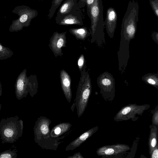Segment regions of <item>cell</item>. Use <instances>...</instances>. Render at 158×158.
<instances>
[{"label": "cell", "instance_id": "d6986e66", "mask_svg": "<svg viewBox=\"0 0 158 158\" xmlns=\"http://www.w3.org/2000/svg\"><path fill=\"white\" fill-rule=\"evenodd\" d=\"M17 150L9 149L0 153V158H16Z\"/></svg>", "mask_w": 158, "mask_h": 158}, {"label": "cell", "instance_id": "9c48e42d", "mask_svg": "<svg viewBox=\"0 0 158 158\" xmlns=\"http://www.w3.org/2000/svg\"><path fill=\"white\" fill-rule=\"evenodd\" d=\"M55 21L56 24L61 25H83L82 14L81 9L66 15Z\"/></svg>", "mask_w": 158, "mask_h": 158}, {"label": "cell", "instance_id": "30bf717a", "mask_svg": "<svg viewBox=\"0 0 158 158\" xmlns=\"http://www.w3.org/2000/svg\"><path fill=\"white\" fill-rule=\"evenodd\" d=\"M80 10L76 0H65L57 13L55 20L69 13Z\"/></svg>", "mask_w": 158, "mask_h": 158}, {"label": "cell", "instance_id": "52a82bcc", "mask_svg": "<svg viewBox=\"0 0 158 158\" xmlns=\"http://www.w3.org/2000/svg\"><path fill=\"white\" fill-rule=\"evenodd\" d=\"M51 123V121L46 118L41 116L38 118L34 128V139L36 143H38L43 139L46 140L49 138V126Z\"/></svg>", "mask_w": 158, "mask_h": 158}, {"label": "cell", "instance_id": "44dd1931", "mask_svg": "<svg viewBox=\"0 0 158 158\" xmlns=\"http://www.w3.org/2000/svg\"><path fill=\"white\" fill-rule=\"evenodd\" d=\"M152 117V125L158 127V109L157 106L156 109L154 111Z\"/></svg>", "mask_w": 158, "mask_h": 158}, {"label": "cell", "instance_id": "603a6c76", "mask_svg": "<svg viewBox=\"0 0 158 158\" xmlns=\"http://www.w3.org/2000/svg\"><path fill=\"white\" fill-rule=\"evenodd\" d=\"M150 157L151 158H158V144L156 145L150 154Z\"/></svg>", "mask_w": 158, "mask_h": 158}, {"label": "cell", "instance_id": "4316f807", "mask_svg": "<svg viewBox=\"0 0 158 158\" xmlns=\"http://www.w3.org/2000/svg\"><path fill=\"white\" fill-rule=\"evenodd\" d=\"M68 158H84L80 152L75 153L73 156H69Z\"/></svg>", "mask_w": 158, "mask_h": 158}, {"label": "cell", "instance_id": "5b68a950", "mask_svg": "<svg viewBox=\"0 0 158 158\" xmlns=\"http://www.w3.org/2000/svg\"><path fill=\"white\" fill-rule=\"evenodd\" d=\"M150 107L148 104L138 105L136 104H130L123 107L116 114L114 119L116 122L130 119L135 121L138 118L137 116L142 115Z\"/></svg>", "mask_w": 158, "mask_h": 158}, {"label": "cell", "instance_id": "e0dca14e", "mask_svg": "<svg viewBox=\"0 0 158 158\" xmlns=\"http://www.w3.org/2000/svg\"><path fill=\"white\" fill-rule=\"evenodd\" d=\"M69 32L77 38L83 39L88 34L87 28L83 27L78 28H71L69 30Z\"/></svg>", "mask_w": 158, "mask_h": 158}, {"label": "cell", "instance_id": "4dcf8cb0", "mask_svg": "<svg viewBox=\"0 0 158 158\" xmlns=\"http://www.w3.org/2000/svg\"><path fill=\"white\" fill-rule=\"evenodd\" d=\"M39 1L42 0H39Z\"/></svg>", "mask_w": 158, "mask_h": 158}, {"label": "cell", "instance_id": "484cf974", "mask_svg": "<svg viewBox=\"0 0 158 158\" xmlns=\"http://www.w3.org/2000/svg\"><path fill=\"white\" fill-rule=\"evenodd\" d=\"M86 0H79L78 5L79 8L81 9L84 7L86 6Z\"/></svg>", "mask_w": 158, "mask_h": 158}, {"label": "cell", "instance_id": "f546056e", "mask_svg": "<svg viewBox=\"0 0 158 158\" xmlns=\"http://www.w3.org/2000/svg\"><path fill=\"white\" fill-rule=\"evenodd\" d=\"M2 49V46L0 45V51Z\"/></svg>", "mask_w": 158, "mask_h": 158}, {"label": "cell", "instance_id": "ac0fdd59", "mask_svg": "<svg viewBox=\"0 0 158 158\" xmlns=\"http://www.w3.org/2000/svg\"><path fill=\"white\" fill-rule=\"evenodd\" d=\"M64 0H53L52 5L49 10L48 17L50 19L53 16L56 9L60 6L61 2Z\"/></svg>", "mask_w": 158, "mask_h": 158}, {"label": "cell", "instance_id": "d4e9b609", "mask_svg": "<svg viewBox=\"0 0 158 158\" xmlns=\"http://www.w3.org/2000/svg\"><path fill=\"white\" fill-rule=\"evenodd\" d=\"M84 57L83 55H82L79 58L78 61V66L80 69L82 68L84 63Z\"/></svg>", "mask_w": 158, "mask_h": 158}, {"label": "cell", "instance_id": "83f0119b", "mask_svg": "<svg viewBox=\"0 0 158 158\" xmlns=\"http://www.w3.org/2000/svg\"><path fill=\"white\" fill-rule=\"evenodd\" d=\"M147 82L152 85H157V82L155 81V80L151 78H148L147 80Z\"/></svg>", "mask_w": 158, "mask_h": 158}, {"label": "cell", "instance_id": "277c9868", "mask_svg": "<svg viewBox=\"0 0 158 158\" xmlns=\"http://www.w3.org/2000/svg\"><path fill=\"white\" fill-rule=\"evenodd\" d=\"M12 12L19 16L17 19L12 21L10 26V29L14 30H20L23 27L29 26L32 20L38 15V12L36 10L32 9L24 5L15 7L12 11Z\"/></svg>", "mask_w": 158, "mask_h": 158}, {"label": "cell", "instance_id": "ba28073f", "mask_svg": "<svg viewBox=\"0 0 158 158\" xmlns=\"http://www.w3.org/2000/svg\"><path fill=\"white\" fill-rule=\"evenodd\" d=\"M130 148L129 145L123 144H117L103 146L97 149L96 153L102 157L114 156L123 154Z\"/></svg>", "mask_w": 158, "mask_h": 158}, {"label": "cell", "instance_id": "8fae6325", "mask_svg": "<svg viewBox=\"0 0 158 158\" xmlns=\"http://www.w3.org/2000/svg\"><path fill=\"white\" fill-rule=\"evenodd\" d=\"M117 19V14L115 9L112 7L108 8L104 24L109 34H113L116 26Z\"/></svg>", "mask_w": 158, "mask_h": 158}, {"label": "cell", "instance_id": "4fadbf2b", "mask_svg": "<svg viewBox=\"0 0 158 158\" xmlns=\"http://www.w3.org/2000/svg\"><path fill=\"white\" fill-rule=\"evenodd\" d=\"M66 32L59 33H54L51 40V45L53 50L56 53L61 52V48L65 43Z\"/></svg>", "mask_w": 158, "mask_h": 158}, {"label": "cell", "instance_id": "ffe728a7", "mask_svg": "<svg viewBox=\"0 0 158 158\" xmlns=\"http://www.w3.org/2000/svg\"><path fill=\"white\" fill-rule=\"evenodd\" d=\"M149 2L155 15L158 17V0H149Z\"/></svg>", "mask_w": 158, "mask_h": 158}, {"label": "cell", "instance_id": "6da1fadb", "mask_svg": "<svg viewBox=\"0 0 158 158\" xmlns=\"http://www.w3.org/2000/svg\"><path fill=\"white\" fill-rule=\"evenodd\" d=\"M23 121L19 117L2 118L0 122V136L2 143H13L22 136Z\"/></svg>", "mask_w": 158, "mask_h": 158}, {"label": "cell", "instance_id": "f1b7e54d", "mask_svg": "<svg viewBox=\"0 0 158 158\" xmlns=\"http://www.w3.org/2000/svg\"><path fill=\"white\" fill-rule=\"evenodd\" d=\"M2 106V105L1 104H0V110L1 109Z\"/></svg>", "mask_w": 158, "mask_h": 158}, {"label": "cell", "instance_id": "7402d4cb", "mask_svg": "<svg viewBox=\"0 0 158 158\" xmlns=\"http://www.w3.org/2000/svg\"><path fill=\"white\" fill-rule=\"evenodd\" d=\"M95 1V0H86V5L87 7V13L88 16L89 15L90 8L94 3Z\"/></svg>", "mask_w": 158, "mask_h": 158}, {"label": "cell", "instance_id": "2e32d148", "mask_svg": "<svg viewBox=\"0 0 158 158\" xmlns=\"http://www.w3.org/2000/svg\"><path fill=\"white\" fill-rule=\"evenodd\" d=\"M157 126L153 125L150 126V132L148 142L150 154L158 144L157 143Z\"/></svg>", "mask_w": 158, "mask_h": 158}, {"label": "cell", "instance_id": "8992f818", "mask_svg": "<svg viewBox=\"0 0 158 158\" xmlns=\"http://www.w3.org/2000/svg\"><path fill=\"white\" fill-rule=\"evenodd\" d=\"M103 9L102 0H95L90 8L88 16L91 20V27L93 35L98 30L102 31L103 29Z\"/></svg>", "mask_w": 158, "mask_h": 158}, {"label": "cell", "instance_id": "7c38bea8", "mask_svg": "<svg viewBox=\"0 0 158 158\" xmlns=\"http://www.w3.org/2000/svg\"><path fill=\"white\" fill-rule=\"evenodd\" d=\"M98 129V126H96L85 132L67 145L65 148V151H72L79 147L82 143L91 136Z\"/></svg>", "mask_w": 158, "mask_h": 158}, {"label": "cell", "instance_id": "cb8c5ba5", "mask_svg": "<svg viewBox=\"0 0 158 158\" xmlns=\"http://www.w3.org/2000/svg\"><path fill=\"white\" fill-rule=\"evenodd\" d=\"M24 83L21 80H19L17 83V89L19 91H23V89Z\"/></svg>", "mask_w": 158, "mask_h": 158}, {"label": "cell", "instance_id": "3957f363", "mask_svg": "<svg viewBox=\"0 0 158 158\" xmlns=\"http://www.w3.org/2000/svg\"><path fill=\"white\" fill-rule=\"evenodd\" d=\"M91 92V85L89 75L84 73L81 74L78 86L75 99L78 117L83 114L88 104Z\"/></svg>", "mask_w": 158, "mask_h": 158}, {"label": "cell", "instance_id": "5bb4252c", "mask_svg": "<svg viewBox=\"0 0 158 158\" xmlns=\"http://www.w3.org/2000/svg\"><path fill=\"white\" fill-rule=\"evenodd\" d=\"M60 77L63 93L68 101L70 102L72 97L70 78L69 75L64 70L61 71Z\"/></svg>", "mask_w": 158, "mask_h": 158}, {"label": "cell", "instance_id": "9a60e30c", "mask_svg": "<svg viewBox=\"0 0 158 158\" xmlns=\"http://www.w3.org/2000/svg\"><path fill=\"white\" fill-rule=\"evenodd\" d=\"M72 126L69 123H63L55 126L51 130L50 135L51 137L56 138L69 130Z\"/></svg>", "mask_w": 158, "mask_h": 158}, {"label": "cell", "instance_id": "7a4b0ae2", "mask_svg": "<svg viewBox=\"0 0 158 158\" xmlns=\"http://www.w3.org/2000/svg\"><path fill=\"white\" fill-rule=\"evenodd\" d=\"M139 5L134 0L130 1L122 19V30L124 36L133 38L136 32L138 21Z\"/></svg>", "mask_w": 158, "mask_h": 158}]
</instances>
